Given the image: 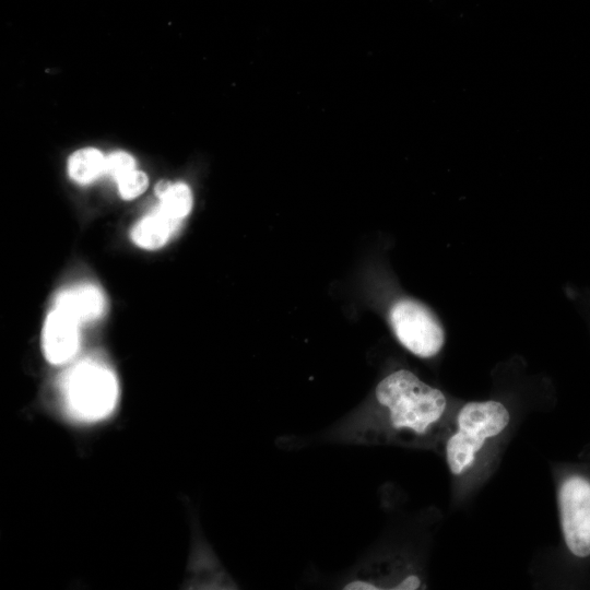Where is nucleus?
I'll return each instance as SVG.
<instances>
[{
  "label": "nucleus",
  "instance_id": "obj_1",
  "mask_svg": "<svg viewBox=\"0 0 590 590\" xmlns=\"http://www.w3.org/2000/svg\"><path fill=\"white\" fill-rule=\"evenodd\" d=\"M447 409L437 388L408 369L382 378L369 402L320 434L321 440L340 445H417L434 433Z\"/></svg>",
  "mask_w": 590,
  "mask_h": 590
},
{
  "label": "nucleus",
  "instance_id": "obj_2",
  "mask_svg": "<svg viewBox=\"0 0 590 590\" xmlns=\"http://www.w3.org/2000/svg\"><path fill=\"white\" fill-rule=\"evenodd\" d=\"M60 393L66 413L72 420L95 423L114 412L119 389L116 375L108 366L86 358L64 373Z\"/></svg>",
  "mask_w": 590,
  "mask_h": 590
},
{
  "label": "nucleus",
  "instance_id": "obj_3",
  "mask_svg": "<svg viewBox=\"0 0 590 590\" xmlns=\"http://www.w3.org/2000/svg\"><path fill=\"white\" fill-rule=\"evenodd\" d=\"M510 422L499 401H471L457 415V430L446 442V461L453 475H461L474 463L486 441L502 434Z\"/></svg>",
  "mask_w": 590,
  "mask_h": 590
},
{
  "label": "nucleus",
  "instance_id": "obj_4",
  "mask_svg": "<svg viewBox=\"0 0 590 590\" xmlns=\"http://www.w3.org/2000/svg\"><path fill=\"white\" fill-rule=\"evenodd\" d=\"M390 322L398 341L418 357L435 356L445 343L439 321L416 300L405 298L397 302L390 311Z\"/></svg>",
  "mask_w": 590,
  "mask_h": 590
},
{
  "label": "nucleus",
  "instance_id": "obj_5",
  "mask_svg": "<svg viewBox=\"0 0 590 590\" xmlns=\"http://www.w3.org/2000/svg\"><path fill=\"white\" fill-rule=\"evenodd\" d=\"M558 507L566 546L577 557L590 556V481L568 476L558 489Z\"/></svg>",
  "mask_w": 590,
  "mask_h": 590
},
{
  "label": "nucleus",
  "instance_id": "obj_6",
  "mask_svg": "<svg viewBox=\"0 0 590 590\" xmlns=\"http://www.w3.org/2000/svg\"><path fill=\"white\" fill-rule=\"evenodd\" d=\"M79 323L69 315L54 308L47 316L42 335L46 358L55 365L70 361L79 349Z\"/></svg>",
  "mask_w": 590,
  "mask_h": 590
},
{
  "label": "nucleus",
  "instance_id": "obj_7",
  "mask_svg": "<svg viewBox=\"0 0 590 590\" xmlns=\"http://www.w3.org/2000/svg\"><path fill=\"white\" fill-rule=\"evenodd\" d=\"M55 307L69 315L79 324L98 318L105 308L101 290L85 284L58 294Z\"/></svg>",
  "mask_w": 590,
  "mask_h": 590
},
{
  "label": "nucleus",
  "instance_id": "obj_8",
  "mask_svg": "<svg viewBox=\"0 0 590 590\" xmlns=\"http://www.w3.org/2000/svg\"><path fill=\"white\" fill-rule=\"evenodd\" d=\"M180 221L174 220L158 206L131 231L132 240L145 249H156L166 244L170 235L178 228Z\"/></svg>",
  "mask_w": 590,
  "mask_h": 590
},
{
  "label": "nucleus",
  "instance_id": "obj_9",
  "mask_svg": "<svg viewBox=\"0 0 590 590\" xmlns=\"http://www.w3.org/2000/svg\"><path fill=\"white\" fill-rule=\"evenodd\" d=\"M105 157L94 148L74 152L68 162L70 177L82 185L94 181L104 174Z\"/></svg>",
  "mask_w": 590,
  "mask_h": 590
},
{
  "label": "nucleus",
  "instance_id": "obj_10",
  "mask_svg": "<svg viewBox=\"0 0 590 590\" xmlns=\"http://www.w3.org/2000/svg\"><path fill=\"white\" fill-rule=\"evenodd\" d=\"M157 205L164 213L174 220L181 221L192 208V193L184 182L172 184L169 189L160 198Z\"/></svg>",
  "mask_w": 590,
  "mask_h": 590
},
{
  "label": "nucleus",
  "instance_id": "obj_11",
  "mask_svg": "<svg viewBox=\"0 0 590 590\" xmlns=\"http://www.w3.org/2000/svg\"><path fill=\"white\" fill-rule=\"evenodd\" d=\"M117 184L120 196L123 199L131 200L146 190L149 179L143 172L133 169L121 177Z\"/></svg>",
  "mask_w": 590,
  "mask_h": 590
},
{
  "label": "nucleus",
  "instance_id": "obj_12",
  "mask_svg": "<svg viewBox=\"0 0 590 590\" xmlns=\"http://www.w3.org/2000/svg\"><path fill=\"white\" fill-rule=\"evenodd\" d=\"M135 167L134 158L126 152H114L105 157L104 174L118 181Z\"/></svg>",
  "mask_w": 590,
  "mask_h": 590
},
{
  "label": "nucleus",
  "instance_id": "obj_13",
  "mask_svg": "<svg viewBox=\"0 0 590 590\" xmlns=\"http://www.w3.org/2000/svg\"><path fill=\"white\" fill-rule=\"evenodd\" d=\"M172 186V184L167 180H162L155 186V193L158 198H161Z\"/></svg>",
  "mask_w": 590,
  "mask_h": 590
}]
</instances>
